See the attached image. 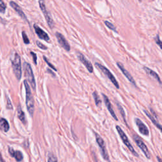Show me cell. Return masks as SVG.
<instances>
[{
	"label": "cell",
	"instance_id": "83f0119b",
	"mask_svg": "<svg viewBox=\"0 0 162 162\" xmlns=\"http://www.w3.org/2000/svg\"><path fill=\"white\" fill-rule=\"evenodd\" d=\"M155 41L156 43L160 46V48L162 49V41L160 39V36L158 34H157L156 36L155 37Z\"/></svg>",
	"mask_w": 162,
	"mask_h": 162
},
{
	"label": "cell",
	"instance_id": "4dcf8cb0",
	"mask_svg": "<svg viewBox=\"0 0 162 162\" xmlns=\"http://www.w3.org/2000/svg\"><path fill=\"white\" fill-rule=\"evenodd\" d=\"M31 56L33 58L34 63L35 65H37V55H36V54L34 53V52H31Z\"/></svg>",
	"mask_w": 162,
	"mask_h": 162
},
{
	"label": "cell",
	"instance_id": "5bb4252c",
	"mask_svg": "<svg viewBox=\"0 0 162 162\" xmlns=\"http://www.w3.org/2000/svg\"><path fill=\"white\" fill-rule=\"evenodd\" d=\"M102 96H103V100H104V102L105 103V105L106 106V108H107L108 110L109 111V112L110 113L111 115H112L113 117V118L115 119V120H118V118L117 117V115L115 113V112L114 110L113 109V107H112V103H111V102L110 101V100L108 99V97L106 96L105 94H102Z\"/></svg>",
	"mask_w": 162,
	"mask_h": 162
},
{
	"label": "cell",
	"instance_id": "e575fe53",
	"mask_svg": "<svg viewBox=\"0 0 162 162\" xmlns=\"http://www.w3.org/2000/svg\"><path fill=\"white\" fill-rule=\"evenodd\" d=\"M139 1H142V0H139Z\"/></svg>",
	"mask_w": 162,
	"mask_h": 162
},
{
	"label": "cell",
	"instance_id": "d6a6232c",
	"mask_svg": "<svg viewBox=\"0 0 162 162\" xmlns=\"http://www.w3.org/2000/svg\"><path fill=\"white\" fill-rule=\"evenodd\" d=\"M48 72H49V73L51 74H52L53 76H54V74L53 73V72H52V71H51L49 69H48Z\"/></svg>",
	"mask_w": 162,
	"mask_h": 162
},
{
	"label": "cell",
	"instance_id": "8fae6325",
	"mask_svg": "<svg viewBox=\"0 0 162 162\" xmlns=\"http://www.w3.org/2000/svg\"><path fill=\"white\" fill-rule=\"evenodd\" d=\"M117 65L118 66V67L120 69V70H121V72L123 73V74L125 75V77L128 79V80L129 81V82L132 84H133L134 86L136 87V84H135V81L134 80L133 77L132 76L130 75V74L129 73V72H128L125 69V67H123V65H122V64L120 63V62H117Z\"/></svg>",
	"mask_w": 162,
	"mask_h": 162
},
{
	"label": "cell",
	"instance_id": "ac0fdd59",
	"mask_svg": "<svg viewBox=\"0 0 162 162\" xmlns=\"http://www.w3.org/2000/svg\"><path fill=\"white\" fill-rule=\"evenodd\" d=\"M9 129L10 125L7 120L4 118H0V130L6 133Z\"/></svg>",
	"mask_w": 162,
	"mask_h": 162
},
{
	"label": "cell",
	"instance_id": "1f68e13d",
	"mask_svg": "<svg viewBox=\"0 0 162 162\" xmlns=\"http://www.w3.org/2000/svg\"><path fill=\"white\" fill-rule=\"evenodd\" d=\"M157 160L158 161V162H162V160H161V158H160L159 156H157Z\"/></svg>",
	"mask_w": 162,
	"mask_h": 162
},
{
	"label": "cell",
	"instance_id": "484cf974",
	"mask_svg": "<svg viewBox=\"0 0 162 162\" xmlns=\"http://www.w3.org/2000/svg\"><path fill=\"white\" fill-rule=\"evenodd\" d=\"M6 108L9 109V110H12L13 109V106L11 104V102L10 101V99L9 98L7 95H6Z\"/></svg>",
	"mask_w": 162,
	"mask_h": 162
},
{
	"label": "cell",
	"instance_id": "9a60e30c",
	"mask_svg": "<svg viewBox=\"0 0 162 162\" xmlns=\"http://www.w3.org/2000/svg\"><path fill=\"white\" fill-rule=\"evenodd\" d=\"M8 151H9L10 155L12 157L15 158L16 161H21L23 160V158H24L23 154H22V153L20 151H18V150L17 151H14V150L12 148L9 147V148H8Z\"/></svg>",
	"mask_w": 162,
	"mask_h": 162
},
{
	"label": "cell",
	"instance_id": "d4e9b609",
	"mask_svg": "<svg viewBox=\"0 0 162 162\" xmlns=\"http://www.w3.org/2000/svg\"><path fill=\"white\" fill-rule=\"evenodd\" d=\"M6 8V6L5 3L3 2V0H0V12L2 13V14H4L5 12Z\"/></svg>",
	"mask_w": 162,
	"mask_h": 162
},
{
	"label": "cell",
	"instance_id": "7c38bea8",
	"mask_svg": "<svg viewBox=\"0 0 162 162\" xmlns=\"http://www.w3.org/2000/svg\"><path fill=\"white\" fill-rule=\"evenodd\" d=\"M135 124L137 125L138 127V129L140 132V133L144 135L148 136L149 134H150V131H149L146 125H145L139 118H136L135 119Z\"/></svg>",
	"mask_w": 162,
	"mask_h": 162
},
{
	"label": "cell",
	"instance_id": "f1b7e54d",
	"mask_svg": "<svg viewBox=\"0 0 162 162\" xmlns=\"http://www.w3.org/2000/svg\"><path fill=\"white\" fill-rule=\"evenodd\" d=\"M43 58H44V60L46 62V63L47 64H48V65L49 67H51V69H52L54 70V71H57V70L56 68H55V67L53 66V65H52V64L51 63L48 61V59H47V58H46L45 56H43Z\"/></svg>",
	"mask_w": 162,
	"mask_h": 162
},
{
	"label": "cell",
	"instance_id": "8992f818",
	"mask_svg": "<svg viewBox=\"0 0 162 162\" xmlns=\"http://www.w3.org/2000/svg\"><path fill=\"white\" fill-rule=\"evenodd\" d=\"M45 1L44 0H39V7L41 8V10L42 12L43 13V14L45 16V19L47 23H48V25H49V27L51 29H53L54 27V21L52 17V15H50L49 12L48 11L46 8V6L45 5Z\"/></svg>",
	"mask_w": 162,
	"mask_h": 162
},
{
	"label": "cell",
	"instance_id": "3957f363",
	"mask_svg": "<svg viewBox=\"0 0 162 162\" xmlns=\"http://www.w3.org/2000/svg\"><path fill=\"white\" fill-rule=\"evenodd\" d=\"M23 66H24V69L25 71V76L26 77L29 82L31 84V86L33 89V90L35 91L36 87V81L34 79V75L31 66L30 65V64L28 63L27 62H25L24 63Z\"/></svg>",
	"mask_w": 162,
	"mask_h": 162
},
{
	"label": "cell",
	"instance_id": "7a4b0ae2",
	"mask_svg": "<svg viewBox=\"0 0 162 162\" xmlns=\"http://www.w3.org/2000/svg\"><path fill=\"white\" fill-rule=\"evenodd\" d=\"M13 70L18 80H20L22 77V69H21V59L19 54L17 53H15L12 60Z\"/></svg>",
	"mask_w": 162,
	"mask_h": 162
},
{
	"label": "cell",
	"instance_id": "e0dca14e",
	"mask_svg": "<svg viewBox=\"0 0 162 162\" xmlns=\"http://www.w3.org/2000/svg\"><path fill=\"white\" fill-rule=\"evenodd\" d=\"M10 5L14 8V9L18 13V14L20 16V17H22L24 20H27V17L24 14V11H22V8H21L18 4H16L15 2L14 1H10Z\"/></svg>",
	"mask_w": 162,
	"mask_h": 162
},
{
	"label": "cell",
	"instance_id": "d6986e66",
	"mask_svg": "<svg viewBox=\"0 0 162 162\" xmlns=\"http://www.w3.org/2000/svg\"><path fill=\"white\" fill-rule=\"evenodd\" d=\"M144 113L146 114V115L148 117V118H150V120L152 121V122H153V124H155V125L156 126V127L158 128V129L161 132V133H162V125H160V123H158L157 122V121L155 120V118L153 117L148 112L147 110H144Z\"/></svg>",
	"mask_w": 162,
	"mask_h": 162
},
{
	"label": "cell",
	"instance_id": "cb8c5ba5",
	"mask_svg": "<svg viewBox=\"0 0 162 162\" xmlns=\"http://www.w3.org/2000/svg\"><path fill=\"white\" fill-rule=\"evenodd\" d=\"M48 162H58L57 158L56 157V156L54 155L53 153H49L48 155Z\"/></svg>",
	"mask_w": 162,
	"mask_h": 162
},
{
	"label": "cell",
	"instance_id": "6da1fadb",
	"mask_svg": "<svg viewBox=\"0 0 162 162\" xmlns=\"http://www.w3.org/2000/svg\"><path fill=\"white\" fill-rule=\"evenodd\" d=\"M24 84L25 88V92H26L27 109L29 114L32 116L34 112V97L31 91V87H30L29 84L27 83V81L24 80Z\"/></svg>",
	"mask_w": 162,
	"mask_h": 162
},
{
	"label": "cell",
	"instance_id": "4316f807",
	"mask_svg": "<svg viewBox=\"0 0 162 162\" xmlns=\"http://www.w3.org/2000/svg\"><path fill=\"white\" fill-rule=\"evenodd\" d=\"M22 37H23V41H24L25 44H29L30 43V41L29 39V38L26 34V33H25L24 31L22 32Z\"/></svg>",
	"mask_w": 162,
	"mask_h": 162
},
{
	"label": "cell",
	"instance_id": "30bf717a",
	"mask_svg": "<svg viewBox=\"0 0 162 162\" xmlns=\"http://www.w3.org/2000/svg\"><path fill=\"white\" fill-rule=\"evenodd\" d=\"M77 58L79 59V61L86 67L87 70L90 72V73H92L94 71V69L92 63L89 62L88 59H87V58L85 57L84 55L80 53H78Z\"/></svg>",
	"mask_w": 162,
	"mask_h": 162
},
{
	"label": "cell",
	"instance_id": "f546056e",
	"mask_svg": "<svg viewBox=\"0 0 162 162\" xmlns=\"http://www.w3.org/2000/svg\"><path fill=\"white\" fill-rule=\"evenodd\" d=\"M36 44H37V46L39 47V48H41L42 49H44V50L47 49V47L46 46H44L43 44H42L41 42H40L39 41H36Z\"/></svg>",
	"mask_w": 162,
	"mask_h": 162
},
{
	"label": "cell",
	"instance_id": "9c48e42d",
	"mask_svg": "<svg viewBox=\"0 0 162 162\" xmlns=\"http://www.w3.org/2000/svg\"><path fill=\"white\" fill-rule=\"evenodd\" d=\"M56 37L57 38V40H58V42H59V45H60L64 49L66 50L67 52H69L70 50V46L62 34H60L59 32H57Z\"/></svg>",
	"mask_w": 162,
	"mask_h": 162
},
{
	"label": "cell",
	"instance_id": "7402d4cb",
	"mask_svg": "<svg viewBox=\"0 0 162 162\" xmlns=\"http://www.w3.org/2000/svg\"><path fill=\"white\" fill-rule=\"evenodd\" d=\"M105 24L106 27H107L108 29H110V30H112V31L115 32H117V29H116V27L114 25H113L112 23L108 22V21H105Z\"/></svg>",
	"mask_w": 162,
	"mask_h": 162
},
{
	"label": "cell",
	"instance_id": "44dd1931",
	"mask_svg": "<svg viewBox=\"0 0 162 162\" xmlns=\"http://www.w3.org/2000/svg\"><path fill=\"white\" fill-rule=\"evenodd\" d=\"M92 95L94 97V100L95 101V104L97 106H100L101 105V100L100 98V96L97 95V92L96 91H95L92 93Z\"/></svg>",
	"mask_w": 162,
	"mask_h": 162
},
{
	"label": "cell",
	"instance_id": "277c9868",
	"mask_svg": "<svg viewBox=\"0 0 162 162\" xmlns=\"http://www.w3.org/2000/svg\"><path fill=\"white\" fill-rule=\"evenodd\" d=\"M116 129L118 132V133L119 134V135L120 136V138L122 140L123 143H124V144H125V146L128 148V149L130 150V151L133 153V155H134V156L138 157L139 155L138 154V153L135 151V150H134V148H133V145L131 144V143H130L129 139H128V137L127 136V135L125 134L124 132L123 131V130L121 129L120 127H119L118 125L116 126Z\"/></svg>",
	"mask_w": 162,
	"mask_h": 162
},
{
	"label": "cell",
	"instance_id": "5b68a950",
	"mask_svg": "<svg viewBox=\"0 0 162 162\" xmlns=\"http://www.w3.org/2000/svg\"><path fill=\"white\" fill-rule=\"evenodd\" d=\"M95 66L98 68V69L103 72V73L107 77L108 79L113 83V84L116 87L117 89H119L120 88V86H119V84L118 82V81L116 80L115 77L114 75L112 74V72H111L107 68L105 67V66L102 65L101 64L98 63H95Z\"/></svg>",
	"mask_w": 162,
	"mask_h": 162
},
{
	"label": "cell",
	"instance_id": "52a82bcc",
	"mask_svg": "<svg viewBox=\"0 0 162 162\" xmlns=\"http://www.w3.org/2000/svg\"><path fill=\"white\" fill-rule=\"evenodd\" d=\"M94 133H95V134L96 135V141H97V144L99 145L101 153L102 156H103V158L105 160L110 161V158H109V155L108 154L107 150H106L105 141L103 140V139L101 138V136L98 134H97L96 133H95V132H94Z\"/></svg>",
	"mask_w": 162,
	"mask_h": 162
},
{
	"label": "cell",
	"instance_id": "ba28073f",
	"mask_svg": "<svg viewBox=\"0 0 162 162\" xmlns=\"http://www.w3.org/2000/svg\"><path fill=\"white\" fill-rule=\"evenodd\" d=\"M134 140L136 143V144L138 145V146L140 148V150H142V151L143 152V153L144 154V155L146 156V157L148 159H150V151H149L148 149L146 146V145L144 143V142L143 140L140 139L138 135H135L134 137Z\"/></svg>",
	"mask_w": 162,
	"mask_h": 162
},
{
	"label": "cell",
	"instance_id": "ffe728a7",
	"mask_svg": "<svg viewBox=\"0 0 162 162\" xmlns=\"http://www.w3.org/2000/svg\"><path fill=\"white\" fill-rule=\"evenodd\" d=\"M17 115H18V117L20 120V121L22 122L24 124H25L26 123V120H25V113L23 112V110L21 108L20 105L18 106L17 108Z\"/></svg>",
	"mask_w": 162,
	"mask_h": 162
},
{
	"label": "cell",
	"instance_id": "836d02e7",
	"mask_svg": "<svg viewBox=\"0 0 162 162\" xmlns=\"http://www.w3.org/2000/svg\"><path fill=\"white\" fill-rule=\"evenodd\" d=\"M0 21H1V23H3V24H4L3 22H5V20H3V19H1V16H0Z\"/></svg>",
	"mask_w": 162,
	"mask_h": 162
},
{
	"label": "cell",
	"instance_id": "2e32d148",
	"mask_svg": "<svg viewBox=\"0 0 162 162\" xmlns=\"http://www.w3.org/2000/svg\"><path fill=\"white\" fill-rule=\"evenodd\" d=\"M143 69H144V70L146 72V73L149 76L151 77L152 78H153L154 79H155L156 80H157L160 84H162V82H161V80L160 79V77L155 71H153V70H151V69H150V68H148L147 67H144Z\"/></svg>",
	"mask_w": 162,
	"mask_h": 162
},
{
	"label": "cell",
	"instance_id": "4fadbf2b",
	"mask_svg": "<svg viewBox=\"0 0 162 162\" xmlns=\"http://www.w3.org/2000/svg\"><path fill=\"white\" fill-rule=\"evenodd\" d=\"M34 28L37 36L39 37L41 39H42L47 42L49 41V37L48 35V34L38 26L37 24H34Z\"/></svg>",
	"mask_w": 162,
	"mask_h": 162
},
{
	"label": "cell",
	"instance_id": "603a6c76",
	"mask_svg": "<svg viewBox=\"0 0 162 162\" xmlns=\"http://www.w3.org/2000/svg\"><path fill=\"white\" fill-rule=\"evenodd\" d=\"M117 106H118V108L119 111H120V112L122 115V117L123 119V120H124L125 124L127 125V122H126V120H125V112H124V110H123V108H122V106L120 104L117 103Z\"/></svg>",
	"mask_w": 162,
	"mask_h": 162
}]
</instances>
